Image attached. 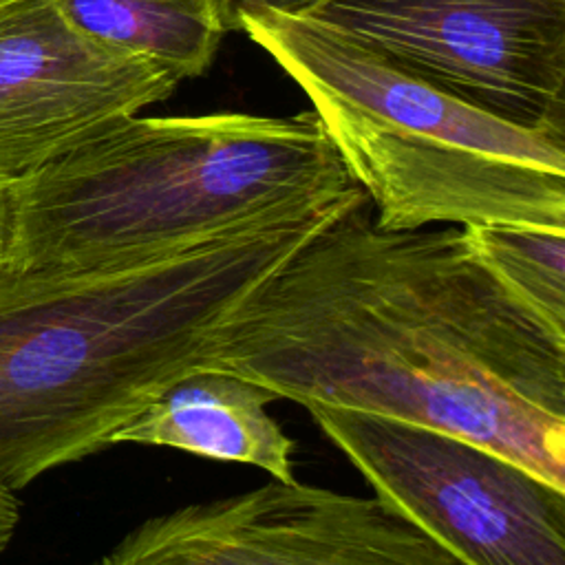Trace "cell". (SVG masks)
Returning a JSON list of instances; mask_svg holds the SVG:
<instances>
[{
  "instance_id": "obj_1",
  "label": "cell",
  "mask_w": 565,
  "mask_h": 565,
  "mask_svg": "<svg viewBox=\"0 0 565 565\" xmlns=\"http://www.w3.org/2000/svg\"><path fill=\"white\" fill-rule=\"evenodd\" d=\"M205 364L305 408L457 435L565 490V335L457 225L382 230L369 201L351 207L243 300Z\"/></svg>"
},
{
  "instance_id": "obj_2",
  "label": "cell",
  "mask_w": 565,
  "mask_h": 565,
  "mask_svg": "<svg viewBox=\"0 0 565 565\" xmlns=\"http://www.w3.org/2000/svg\"><path fill=\"white\" fill-rule=\"evenodd\" d=\"M362 203L355 185L126 265L0 271V490L106 448L172 382L207 369L243 300Z\"/></svg>"
},
{
  "instance_id": "obj_3",
  "label": "cell",
  "mask_w": 565,
  "mask_h": 565,
  "mask_svg": "<svg viewBox=\"0 0 565 565\" xmlns=\"http://www.w3.org/2000/svg\"><path fill=\"white\" fill-rule=\"evenodd\" d=\"M353 185L313 110L139 113L13 181V267L126 265Z\"/></svg>"
},
{
  "instance_id": "obj_4",
  "label": "cell",
  "mask_w": 565,
  "mask_h": 565,
  "mask_svg": "<svg viewBox=\"0 0 565 565\" xmlns=\"http://www.w3.org/2000/svg\"><path fill=\"white\" fill-rule=\"evenodd\" d=\"M307 95L382 230H565V128L494 117L307 13L238 22Z\"/></svg>"
},
{
  "instance_id": "obj_5",
  "label": "cell",
  "mask_w": 565,
  "mask_h": 565,
  "mask_svg": "<svg viewBox=\"0 0 565 565\" xmlns=\"http://www.w3.org/2000/svg\"><path fill=\"white\" fill-rule=\"evenodd\" d=\"M320 433L399 512L466 565H565V490L441 430L309 406Z\"/></svg>"
},
{
  "instance_id": "obj_6",
  "label": "cell",
  "mask_w": 565,
  "mask_h": 565,
  "mask_svg": "<svg viewBox=\"0 0 565 565\" xmlns=\"http://www.w3.org/2000/svg\"><path fill=\"white\" fill-rule=\"evenodd\" d=\"M313 15L525 128H565V0H322Z\"/></svg>"
},
{
  "instance_id": "obj_7",
  "label": "cell",
  "mask_w": 565,
  "mask_h": 565,
  "mask_svg": "<svg viewBox=\"0 0 565 565\" xmlns=\"http://www.w3.org/2000/svg\"><path fill=\"white\" fill-rule=\"evenodd\" d=\"M102 565H466L377 497L267 481L137 523Z\"/></svg>"
},
{
  "instance_id": "obj_8",
  "label": "cell",
  "mask_w": 565,
  "mask_h": 565,
  "mask_svg": "<svg viewBox=\"0 0 565 565\" xmlns=\"http://www.w3.org/2000/svg\"><path fill=\"white\" fill-rule=\"evenodd\" d=\"M181 82L77 29L53 0L0 7V181H18Z\"/></svg>"
},
{
  "instance_id": "obj_9",
  "label": "cell",
  "mask_w": 565,
  "mask_h": 565,
  "mask_svg": "<svg viewBox=\"0 0 565 565\" xmlns=\"http://www.w3.org/2000/svg\"><path fill=\"white\" fill-rule=\"evenodd\" d=\"M276 395L223 369H199L172 382L159 397L121 424L108 439L174 448L196 457L265 470L296 481V441L269 415Z\"/></svg>"
},
{
  "instance_id": "obj_10",
  "label": "cell",
  "mask_w": 565,
  "mask_h": 565,
  "mask_svg": "<svg viewBox=\"0 0 565 565\" xmlns=\"http://www.w3.org/2000/svg\"><path fill=\"white\" fill-rule=\"evenodd\" d=\"M84 33L179 82L203 75L230 33L223 0H53Z\"/></svg>"
},
{
  "instance_id": "obj_11",
  "label": "cell",
  "mask_w": 565,
  "mask_h": 565,
  "mask_svg": "<svg viewBox=\"0 0 565 565\" xmlns=\"http://www.w3.org/2000/svg\"><path fill=\"white\" fill-rule=\"evenodd\" d=\"M461 234L472 256L519 302L565 335V230L475 223Z\"/></svg>"
},
{
  "instance_id": "obj_12",
  "label": "cell",
  "mask_w": 565,
  "mask_h": 565,
  "mask_svg": "<svg viewBox=\"0 0 565 565\" xmlns=\"http://www.w3.org/2000/svg\"><path fill=\"white\" fill-rule=\"evenodd\" d=\"M225 2V15L230 31H238L241 18L260 11V9H276L282 13H309L316 9L322 0H223Z\"/></svg>"
},
{
  "instance_id": "obj_13",
  "label": "cell",
  "mask_w": 565,
  "mask_h": 565,
  "mask_svg": "<svg viewBox=\"0 0 565 565\" xmlns=\"http://www.w3.org/2000/svg\"><path fill=\"white\" fill-rule=\"evenodd\" d=\"M13 181H0V271L13 267L15 221H13Z\"/></svg>"
},
{
  "instance_id": "obj_14",
  "label": "cell",
  "mask_w": 565,
  "mask_h": 565,
  "mask_svg": "<svg viewBox=\"0 0 565 565\" xmlns=\"http://www.w3.org/2000/svg\"><path fill=\"white\" fill-rule=\"evenodd\" d=\"M18 525V503L11 492L0 490V554L9 547Z\"/></svg>"
},
{
  "instance_id": "obj_15",
  "label": "cell",
  "mask_w": 565,
  "mask_h": 565,
  "mask_svg": "<svg viewBox=\"0 0 565 565\" xmlns=\"http://www.w3.org/2000/svg\"><path fill=\"white\" fill-rule=\"evenodd\" d=\"M9 2H13V0H0V7H2V4H9Z\"/></svg>"
},
{
  "instance_id": "obj_16",
  "label": "cell",
  "mask_w": 565,
  "mask_h": 565,
  "mask_svg": "<svg viewBox=\"0 0 565 565\" xmlns=\"http://www.w3.org/2000/svg\"><path fill=\"white\" fill-rule=\"evenodd\" d=\"M90 565H102V563H99V561H97V563H90Z\"/></svg>"
}]
</instances>
